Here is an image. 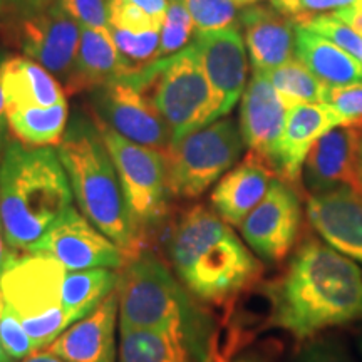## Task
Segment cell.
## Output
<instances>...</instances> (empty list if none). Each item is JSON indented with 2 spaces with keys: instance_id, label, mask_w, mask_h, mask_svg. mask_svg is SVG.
<instances>
[{
  "instance_id": "6da1fadb",
  "label": "cell",
  "mask_w": 362,
  "mask_h": 362,
  "mask_svg": "<svg viewBox=\"0 0 362 362\" xmlns=\"http://www.w3.org/2000/svg\"><path fill=\"white\" fill-rule=\"evenodd\" d=\"M262 288L269 327L300 342L362 322V269L324 240L305 238L284 274Z\"/></svg>"
},
{
  "instance_id": "7a4b0ae2",
  "label": "cell",
  "mask_w": 362,
  "mask_h": 362,
  "mask_svg": "<svg viewBox=\"0 0 362 362\" xmlns=\"http://www.w3.org/2000/svg\"><path fill=\"white\" fill-rule=\"evenodd\" d=\"M121 327L170 334L197 362H232L221 329L161 259L144 250L128 259L117 284Z\"/></svg>"
},
{
  "instance_id": "3957f363",
  "label": "cell",
  "mask_w": 362,
  "mask_h": 362,
  "mask_svg": "<svg viewBox=\"0 0 362 362\" xmlns=\"http://www.w3.org/2000/svg\"><path fill=\"white\" fill-rule=\"evenodd\" d=\"M166 248L176 277L203 304L232 307L262 282V260L205 205L180 215Z\"/></svg>"
},
{
  "instance_id": "277c9868",
  "label": "cell",
  "mask_w": 362,
  "mask_h": 362,
  "mask_svg": "<svg viewBox=\"0 0 362 362\" xmlns=\"http://www.w3.org/2000/svg\"><path fill=\"white\" fill-rule=\"evenodd\" d=\"M72 188L52 148L7 144L0 160V218L8 245L25 253L72 206Z\"/></svg>"
},
{
  "instance_id": "5b68a950",
  "label": "cell",
  "mask_w": 362,
  "mask_h": 362,
  "mask_svg": "<svg viewBox=\"0 0 362 362\" xmlns=\"http://www.w3.org/2000/svg\"><path fill=\"white\" fill-rule=\"evenodd\" d=\"M57 155L81 214L111 238L128 259L144 252L131 223L115 161L96 121L81 115L71 119Z\"/></svg>"
},
{
  "instance_id": "8992f818",
  "label": "cell",
  "mask_w": 362,
  "mask_h": 362,
  "mask_svg": "<svg viewBox=\"0 0 362 362\" xmlns=\"http://www.w3.org/2000/svg\"><path fill=\"white\" fill-rule=\"evenodd\" d=\"M126 79L151 96L173 141L223 117L214 89L189 47Z\"/></svg>"
},
{
  "instance_id": "52a82bcc",
  "label": "cell",
  "mask_w": 362,
  "mask_h": 362,
  "mask_svg": "<svg viewBox=\"0 0 362 362\" xmlns=\"http://www.w3.org/2000/svg\"><path fill=\"white\" fill-rule=\"evenodd\" d=\"M115 161L126 208L144 250L168 216V165L166 155L123 138L96 121Z\"/></svg>"
},
{
  "instance_id": "ba28073f",
  "label": "cell",
  "mask_w": 362,
  "mask_h": 362,
  "mask_svg": "<svg viewBox=\"0 0 362 362\" xmlns=\"http://www.w3.org/2000/svg\"><path fill=\"white\" fill-rule=\"evenodd\" d=\"M66 274L57 260L24 253L0 277L4 300L19 315L35 351L51 346L69 327L62 309Z\"/></svg>"
},
{
  "instance_id": "9c48e42d",
  "label": "cell",
  "mask_w": 362,
  "mask_h": 362,
  "mask_svg": "<svg viewBox=\"0 0 362 362\" xmlns=\"http://www.w3.org/2000/svg\"><path fill=\"white\" fill-rule=\"evenodd\" d=\"M243 146L240 128L230 117L176 139L165 153L171 197H200L238 161Z\"/></svg>"
},
{
  "instance_id": "30bf717a",
  "label": "cell",
  "mask_w": 362,
  "mask_h": 362,
  "mask_svg": "<svg viewBox=\"0 0 362 362\" xmlns=\"http://www.w3.org/2000/svg\"><path fill=\"white\" fill-rule=\"evenodd\" d=\"M94 107L99 123L136 144L166 153L173 136L155 101L146 90L117 79L94 89Z\"/></svg>"
},
{
  "instance_id": "8fae6325",
  "label": "cell",
  "mask_w": 362,
  "mask_h": 362,
  "mask_svg": "<svg viewBox=\"0 0 362 362\" xmlns=\"http://www.w3.org/2000/svg\"><path fill=\"white\" fill-rule=\"evenodd\" d=\"M248 248L267 264H280L296 247L302 228L297 188L275 178L265 198L238 226Z\"/></svg>"
},
{
  "instance_id": "7c38bea8",
  "label": "cell",
  "mask_w": 362,
  "mask_h": 362,
  "mask_svg": "<svg viewBox=\"0 0 362 362\" xmlns=\"http://www.w3.org/2000/svg\"><path fill=\"white\" fill-rule=\"evenodd\" d=\"M25 253L57 260L67 272L90 269H123L124 252L71 206Z\"/></svg>"
},
{
  "instance_id": "4fadbf2b",
  "label": "cell",
  "mask_w": 362,
  "mask_h": 362,
  "mask_svg": "<svg viewBox=\"0 0 362 362\" xmlns=\"http://www.w3.org/2000/svg\"><path fill=\"white\" fill-rule=\"evenodd\" d=\"M19 47L25 57L47 69L64 90L74 79L81 42V25L56 2L42 11L24 16L17 30Z\"/></svg>"
},
{
  "instance_id": "5bb4252c",
  "label": "cell",
  "mask_w": 362,
  "mask_h": 362,
  "mask_svg": "<svg viewBox=\"0 0 362 362\" xmlns=\"http://www.w3.org/2000/svg\"><path fill=\"white\" fill-rule=\"evenodd\" d=\"M205 72L218 101L221 116L228 115L247 88V52L237 27L197 33L188 45Z\"/></svg>"
},
{
  "instance_id": "9a60e30c",
  "label": "cell",
  "mask_w": 362,
  "mask_h": 362,
  "mask_svg": "<svg viewBox=\"0 0 362 362\" xmlns=\"http://www.w3.org/2000/svg\"><path fill=\"white\" fill-rule=\"evenodd\" d=\"M362 124H339L312 144L302 168V181L309 194L339 187L357 192V158Z\"/></svg>"
},
{
  "instance_id": "2e32d148",
  "label": "cell",
  "mask_w": 362,
  "mask_h": 362,
  "mask_svg": "<svg viewBox=\"0 0 362 362\" xmlns=\"http://www.w3.org/2000/svg\"><path fill=\"white\" fill-rule=\"evenodd\" d=\"M312 228L327 245L362 265V194L351 187L312 193L307 198Z\"/></svg>"
},
{
  "instance_id": "e0dca14e",
  "label": "cell",
  "mask_w": 362,
  "mask_h": 362,
  "mask_svg": "<svg viewBox=\"0 0 362 362\" xmlns=\"http://www.w3.org/2000/svg\"><path fill=\"white\" fill-rule=\"evenodd\" d=\"M288 107L260 71H253L242 94L240 133L250 155L260 158L274 170V158L284 133Z\"/></svg>"
},
{
  "instance_id": "ac0fdd59",
  "label": "cell",
  "mask_w": 362,
  "mask_h": 362,
  "mask_svg": "<svg viewBox=\"0 0 362 362\" xmlns=\"http://www.w3.org/2000/svg\"><path fill=\"white\" fill-rule=\"evenodd\" d=\"M339 124H342L341 117L325 103L298 104L291 107L275 151V175L296 187L302 180V168L312 144Z\"/></svg>"
},
{
  "instance_id": "d6986e66",
  "label": "cell",
  "mask_w": 362,
  "mask_h": 362,
  "mask_svg": "<svg viewBox=\"0 0 362 362\" xmlns=\"http://www.w3.org/2000/svg\"><path fill=\"white\" fill-rule=\"evenodd\" d=\"M117 291L59 336L47 351L67 362H116Z\"/></svg>"
},
{
  "instance_id": "ffe728a7",
  "label": "cell",
  "mask_w": 362,
  "mask_h": 362,
  "mask_svg": "<svg viewBox=\"0 0 362 362\" xmlns=\"http://www.w3.org/2000/svg\"><path fill=\"white\" fill-rule=\"evenodd\" d=\"M253 71L267 72L292 61L296 54V24L275 7L250 6L240 13Z\"/></svg>"
},
{
  "instance_id": "44dd1931",
  "label": "cell",
  "mask_w": 362,
  "mask_h": 362,
  "mask_svg": "<svg viewBox=\"0 0 362 362\" xmlns=\"http://www.w3.org/2000/svg\"><path fill=\"white\" fill-rule=\"evenodd\" d=\"M275 178L279 176L265 161L248 153L215 187L211 193L214 210L230 226H240L264 200Z\"/></svg>"
},
{
  "instance_id": "7402d4cb",
  "label": "cell",
  "mask_w": 362,
  "mask_h": 362,
  "mask_svg": "<svg viewBox=\"0 0 362 362\" xmlns=\"http://www.w3.org/2000/svg\"><path fill=\"white\" fill-rule=\"evenodd\" d=\"M0 89L6 112L66 103V90L59 81L29 57H11L0 62Z\"/></svg>"
},
{
  "instance_id": "603a6c76",
  "label": "cell",
  "mask_w": 362,
  "mask_h": 362,
  "mask_svg": "<svg viewBox=\"0 0 362 362\" xmlns=\"http://www.w3.org/2000/svg\"><path fill=\"white\" fill-rule=\"evenodd\" d=\"M129 78V71L112 42L110 30L99 33L81 27V42L76 59L74 79L66 93L98 89L117 79Z\"/></svg>"
},
{
  "instance_id": "cb8c5ba5",
  "label": "cell",
  "mask_w": 362,
  "mask_h": 362,
  "mask_svg": "<svg viewBox=\"0 0 362 362\" xmlns=\"http://www.w3.org/2000/svg\"><path fill=\"white\" fill-rule=\"evenodd\" d=\"M296 57L327 86L362 83V66L354 57L304 27H296Z\"/></svg>"
},
{
  "instance_id": "d4e9b609",
  "label": "cell",
  "mask_w": 362,
  "mask_h": 362,
  "mask_svg": "<svg viewBox=\"0 0 362 362\" xmlns=\"http://www.w3.org/2000/svg\"><path fill=\"white\" fill-rule=\"evenodd\" d=\"M117 284L119 272L112 269L67 272L62 284V309L67 325L90 314L104 298L117 291Z\"/></svg>"
},
{
  "instance_id": "484cf974",
  "label": "cell",
  "mask_w": 362,
  "mask_h": 362,
  "mask_svg": "<svg viewBox=\"0 0 362 362\" xmlns=\"http://www.w3.org/2000/svg\"><path fill=\"white\" fill-rule=\"evenodd\" d=\"M7 124L17 141L27 146H59L67 128V101L54 107H29L7 111Z\"/></svg>"
},
{
  "instance_id": "4316f807",
  "label": "cell",
  "mask_w": 362,
  "mask_h": 362,
  "mask_svg": "<svg viewBox=\"0 0 362 362\" xmlns=\"http://www.w3.org/2000/svg\"><path fill=\"white\" fill-rule=\"evenodd\" d=\"M117 362H197L170 334L151 329L121 327Z\"/></svg>"
},
{
  "instance_id": "83f0119b",
  "label": "cell",
  "mask_w": 362,
  "mask_h": 362,
  "mask_svg": "<svg viewBox=\"0 0 362 362\" xmlns=\"http://www.w3.org/2000/svg\"><path fill=\"white\" fill-rule=\"evenodd\" d=\"M264 74L288 110L298 104L325 103L329 86L317 79L297 59H292Z\"/></svg>"
},
{
  "instance_id": "f1b7e54d",
  "label": "cell",
  "mask_w": 362,
  "mask_h": 362,
  "mask_svg": "<svg viewBox=\"0 0 362 362\" xmlns=\"http://www.w3.org/2000/svg\"><path fill=\"white\" fill-rule=\"evenodd\" d=\"M110 35L115 42L117 52L124 61L131 76L139 74L146 67L153 66L158 59V49H160V30L151 33H129L110 27Z\"/></svg>"
},
{
  "instance_id": "f546056e",
  "label": "cell",
  "mask_w": 362,
  "mask_h": 362,
  "mask_svg": "<svg viewBox=\"0 0 362 362\" xmlns=\"http://www.w3.org/2000/svg\"><path fill=\"white\" fill-rule=\"evenodd\" d=\"M194 24L188 8L181 0H170L168 11L160 29V49L158 59H166L175 56L188 47L192 40Z\"/></svg>"
},
{
  "instance_id": "4dcf8cb0",
  "label": "cell",
  "mask_w": 362,
  "mask_h": 362,
  "mask_svg": "<svg viewBox=\"0 0 362 362\" xmlns=\"http://www.w3.org/2000/svg\"><path fill=\"white\" fill-rule=\"evenodd\" d=\"M192 16L197 33H211L235 27L240 4L237 0H181Z\"/></svg>"
},
{
  "instance_id": "1f68e13d",
  "label": "cell",
  "mask_w": 362,
  "mask_h": 362,
  "mask_svg": "<svg viewBox=\"0 0 362 362\" xmlns=\"http://www.w3.org/2000/svg\"><path fill=\"white\" fill-rule=\"evenodd\" d=\"M287 362H357L344 339L320 334L302 342Z\"/></svg>"
},
{
  "instance_id": "d6a6232c",
  "label": "cell",
  "mask_w": 362,
  "mask_h": 362,
  "mask_svg": "<svg viewBox=\"0 0 362 362\" xmlns=\"http://www.w3.org/2000/svg\"><path fill=\"white\" fill-rule=\"evenodd\" d=\"M304 29H309L312 33L329 39L330 42H334L337 47H341L344 52H347L351 57H354L362 66V35L357 34L356 30H352L351 27L344 24V22L336 19L332 13H325V16L315 17V19L310 21Z\"/></svg>"
},
{
  "instance_id": "836d02e7",
  "label": "cell",
  "mask_w": 362,
  "mask_h": 362,
  "mask_svg": "<svg viewBox=\"0 0 362 362\" xmlns=\"http://www.w3.org/2000/svg\"><path fill=\"white\" fill-rule=\"evenodd\" d=\"M356 0H272V7L282 12L296 27H305L315 17L334 13Z\"/></svg>"
},
{
  "instance_id": "e575fe53",
  "label": "cell",
  "mask_w": 362,
  "mask_h": 362,
  "mask_svg": "<svg viewBox=\"0 0 362 362\" xmlns=\"http://www.w3.org/2000/svg\"><path fill=\"white\" fill-rule=\"evenodd\" d=\"M0 344L13 361L25 359V357L37 352L19 315L7 304L4 307L2 317H0Z\"/></svg>"
},
{
  "instance_id": "d590c367",
  "label": "cell",
  "mask_w": 362,
  "mask_h": 362,
  "mask_svg": "<svg viewBox=\"0 0 362 362\" xmlns=\"http://www.w3.org/2000/svg\"><path fill=\"white\" fill-rule=\"evenodd\" d=\"M107 24L129 33H151L161 29L160 22L126 0H107Z\"/></svg>"
},
{
  "instance_id": "8d00e7d4",
  "label": "cell",
  "mask_w": 362,
  "mask_h": 362,
  "mask_svg": "<svg viewBox=\"0 0 362 362\" xmlns=\"http://www.w3.org/2000/svg\"><path fill=\"white\" fill-rule=\"evenodd\" d=\"M59 7L83 29L107 33V0H56Z\"/></svg>"
},
{
  "instance_id": "74e56055",
  "label": "cell",
  "mask_w": 362,
  "mask_h": 362,
  "mask_svg": "<svg viewBox=\"0 0 362 362\" xmlns=\"http://www.w3.org/2000/svg\"><path fill=\"white\" fill-rule=\"evenodd\" d=\"M325 104H329L342 124H362V83L329 86Z\"/></svg>"
},
{
  "instance_id": "f35d334b",
  "label": "cell",
  "mask_w": 362,
  "mask_h": 362,
  "mask_svg": "<svg viewBox=\"0 0 362 362\" xmlns=\"http://www.w3.org/2000/svg\"><path fill=\"white\" fill-rule=\"evenodd\" d=\"M336 19L344 22L346 25H349L352 30H356L357 34L362 35V0H356L351 6L341 8V11L332 13Z\"/></svg>"
},
{
  "instance_id": "ab89813d",
  "label": "cell",
  "mask_w": 362,
  "mask_h": 362,
  "mask_svg": "<svg viewBox=\"0 0 362 362\" xmlns=\"http://www.w3.org/2000/svg\"><path fill=\"white\" fill-rule=\"evenodd\" d=\"M126 2L133 4V6L139 7L144 11L148 16H151L153 19L160 22L163 25V21H165L166 11H168L170 0H126Z\"/></svg>"
},
{
  "instance_id": "60d3db41",
  "label": "cell",
  "mask_w": 362,
  "mask_h": 362,
  "mask_svg": "<svg viewBox=\"0 0 362 362\" xmlns=\"http://www.w3.org/2000/svg\"><path fill=\"white\" fill-rule=\"evenodd\" d=\"M17 257L19 255H17V253L12 250V247L8 245L6 232H4L2 218H0V277H2L4 272L8 269V265H11Z\"/></svg>"
},
{
  "instance_id": "b9f144b4",
  "label": "cell",
  "mask_w": 362,
  "mask_h": 362,
  "mask_svg": "<svg viewBox=\"0 0 362 362\" xmlns=\"http://www.w3.org/2000/svg\"><path fill=\"white\" fill-rule=\"evenodd\" d=\"M17 11L22 12V16H29V13L39 12L42 8L49 7L51 4L56 2V0H8Z\"/></svg>"
},
{
  "instance_id": "7bdbcfd3",
  "label": "cell",
  "mask_w": 362,
  "mask_h": 362,
  "mask_svg": "<svg viewBox=\"0 0 362 362\" xmlns=\"http://www.w3.org/2000/svg\"><path fill=\"white\" fill-rule=\"evenodd\" d=\"M232 362H274V357H272V351L269 347H264V349H253V351H247L245 354L238 356L237 359H233Z\"/></svg>"
},
{
  "instance_id": "ee69618b",
  "label": "cell",
  "mask_w": 362,
  "mask_h": 362,
  "mask_svg": "<svg viewBox=\"0 0 362 362\" xmlns=\"http://www.w3.org/2000/svg\"><path fill=\"white\" fill-rule=\"evenodd\" d=\"M24 362H67V361L51 354L49 351H45V352H34L33 356L25 357Z\"/></svg>"
},
{
  "instance_id": "f6af8a7d",
  "label": "cell",
  "mask_w": 362,
  "mask_h": 362,
  "mask_svg": "<svg viewBox=\"0 0 362 362\" xmlns=\"http://www.w3.org/2000/svg\"><path fill=\"white\" fill-rule=\"evenodd\" d=\"M7 116H6V104H4L2 89H0V144L4 143V129H6Z\"/></svg>"
},
{
  "instance_id": "bcb514c9",
  "label": "cell",
  "mask_w": 362,
  "mask_h": 362,
  "mask_svg": "<svg viewBox=\"0 0 362 362\" xmlns=\"http://www.w3.org/2000/svg\"><path fill=\"white\" fill-rule=\"evenodd\" d=\"M4 307H6V300H4V293H2V288H0V317H2ZM0 362H16V361L12 359L11 356L7 354L6 351H4L2 344H0Z\"/></svg>"
},
{
  "instance_id": "7dc6e473",
  "label": "cell",
  "mask_w": 362,
  "mask_h": 362,
  "mask_svg": "<svg viewBox=\"0 0 362 362\" xmlns=\"http://www.w3.org/2000/svg\"><path fill=\"white\" fill-rule=\"evenodd\" d=\"M357 192L362 194V139L359 148V158H357Z\"/></svg>"
},
{
  "instance_id": "c3c4849f",
  "label": "cell",
  "mask_w": 362,
  "mask_h": 362,
  "mask_svg": "<svg viewBox=\"0 0 362 362\" xmlns=\"http://www.w3.org/2000/svg\"><path fill=\"white\" fill-rule=\"evenodd\" d=\"M357 349H359V354L362 357V330L359 332V336H357Z\"/></svg>"
},
{
  "instance_id": "681fc988",
  "label": "cell",
  "mask_w": 362,
  "mask_h": 362,
  "mask_svg": "<svg viewBox=\"0 0 362 362\" xmlns=\"http://www.w3.org/2000/svg\"><path fill=\"white\" fill-rule=\"evenodd\" d=\"M237 2H238L240 6H242V7H247V6H248V2H247V0H237Z\"/></svg>"
},
{
  "instance_id": "f907efd6",
  "label": "cell",
  "mask_w": 362,
  "mask_h": 362,
  "mask_svg": "<svg viewBox=\"0 0 362 362\" xmlns=\"http://www.w3.org/2000/svg\"><path fill=\"white\" fill-rule=\"evenodd\" d=\"M247 2H248V4H252V2H255V0H247Z\"/></svg>"
}]
</instances>
